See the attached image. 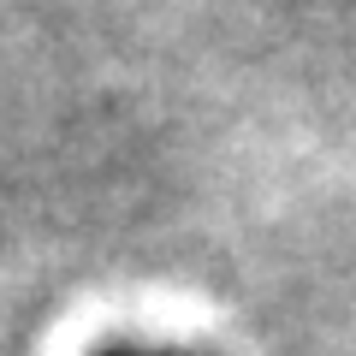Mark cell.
<instances>
[{"label": "cell", "mask_w": 356, "mask_h": 356, "mask_svg": "<svg viewBox=\"0 0 356 356\" xmlns=\"http://www.w3.org/2000/svg\"><path fill=\"white\" fill-rule=\"evenodd\" d=\"M89 356H202V350H184V344H137V339H113V344H95Z\"/></svg>", "instance_id": "cell-1"}]
</instances>
